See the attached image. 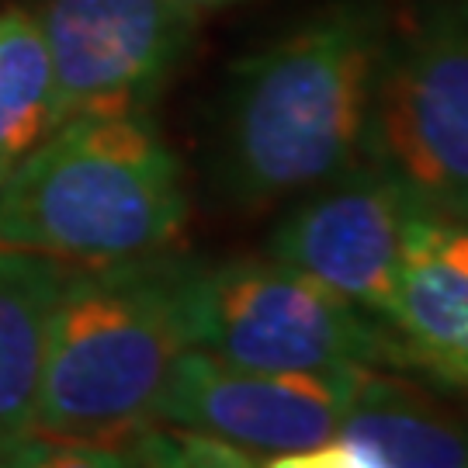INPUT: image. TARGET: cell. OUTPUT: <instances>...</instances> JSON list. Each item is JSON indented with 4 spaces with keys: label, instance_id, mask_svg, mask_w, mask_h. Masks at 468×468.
Masks as SVG:
<instances>
[{
    "label": "cell",
    "instance_id": "6da1fadb",
    "mask_svg": "<svg viewBox=\"0 0 468 468\" xmlns=\"http://www.w3.org/2000/svg\"><path fill=\"white\" fill-rule=\"evenodd\" d=\"M392 15L382 0H334L229 73L216 139L218 195L261 212L368 160L375 84Z\"/></svg>",
    "mask_w": 468,
    "mask_h": 468
},
{
    "label": "cell",
    "instance_id": "7a4b0ae2",
    "mask_svg": "<svg viewBox=\"0 0 468 468\" xmlns=\"http://www.w3.org/2000/svg\"><path fill=\"white\" fill-rule=\"evenodd\" d=\"M191 261L153 253L115 264H69L49 319L38 434L133 441L156 423V402L187 330Z\"/></svg>",
    "mask_w": 468,
    "mask_h": 468
},
{
    "label": "cell",
    "instance_id": "3957f363",
    "mask_svg": "<svg viewBox=\"0 0 468 468\" xmlns=\"http://www.w3.org/2000/svg\"><path fill=\"white\" fill-rule=\"evenodd\" d=\"M185 222V170L150 115L67 118L0 185V247L67 264L167 253Z\"/></svg>",
    "mask_w": 468,
    "mask_h": 468
},
{
    "label": "cell",
    "instance_id": "277c9868",
    "mask_svg": "<svg viewBox=\"0 0 468 468\" xmlns=\"http://www.w3.org/2000/svg\"><path fill=\"white\" fill-rule=\"evenodd\" d=\"M191 347L253 371H347L396 365L385 323L274 257L195 264Z\"/></svg>",
    "mask_w": 468,
    "mask_h": 468
},
{
    "label": "cell",
    "instance_id": "5b68a950",
    "mask_svg": "<svg viewBox=\"0 0 468 468\" xmlns=\"http://www.w3.org/2000/svg\"><path fill=\"white\" fill-rule=\"evenodd\" d=\"M368 160L420 205L468 216V0H423L392 21Z\"/></svg>",
    "mask_w": 468,
    "mask_h": 468
},
{
    "label": "cell",
    "instance_id": "8992f818",
    "mask_svg": "<svg viewBox=\"0 0 468 468\" xmlns=\"http://www.w3.org/2000/svg\"><path fill=\"white\" fill-rule=\"evenodd\" d=\"M56 125L80 115H146L198 42L201 15L174 0H38Z\"/></svg>",
    "mask_w": 468,
    "mask_h": 468
},
{
    "label": "cell",
    "instance_id": "52a82bcc",
    "mask_svg": "<svg viewBox=\"0 0 468 468\" xmlns=\"http://www.w3.org/2000/svg\"><path fill=\"white\" fill-rule=\"evenodd\" d=\"M361 371H253L187 347L170 368L156 423L218 437L253 458L305 452L336 437Z\"/></svg>",
    "mask_w": 468,
    "mask_h": 468
},
{
    "label": "cell",
    "instance_id": "ba28073f",
    "mask_svg": "<svg viewBox=\"0 0 468 468\" xmlns=\"http://www.w3.org/2000/svg\"><path fill=\"white\" fill-rule=\"evenodd\" d=\"M420 201L378 167H357L295 198L268 239V257L292 264L344 302L385 323L406 226Z\"/></svg>",
    "mask_w": 468,
    "mask_h": 468
},
{
    "label": "cell",
    "instance_id": "9c48e42d",
    "mask_svg": "<svg viewBox=\"0 0 468 468\" xmlns=\"http://www.w3.org/2000/svg\"><path fill=\"white\" fill-rule=\"evenodd\" d=\"M385 330L396 365L468 392V216L413 212Z\"/></svg>",
    "mask_w": 468,
    "mask_h": 468
},
{
    "label": "cell",
    "instance_id": "30bf717a",
    "mask_svg": "<svg viewBox=\"0 0 468 468\" xmlns=\"http://www.w3.org/2000/svg\"><path fill=\"white\" fill-rule=\"evenodd\" d=\"M336 437L375 452L388 468H468V406L378 368L361 371Z\"/></svg>",
    "mask_w": 468,
    "mask_h": 468
},
{
    "label": "cell",
    "instance_id": "8fae6325",
    "mask_svg": "<svg viewBox=\"0 0 468 468\" xmlns=\"http://www.w3.org/2000/svg\"><path fill=\"white\" fill-rule=\"evenodd\" d=\"M67 261L0 247V444L35 427L49 319Z\"/></svg>",
    "mask_w": 468,
    "mask_h": 468
},
{
    "label": "cell",
    "instance_id": "7c38bea8",
    "mask_svg": "<svg viewBox=\"0 0 468 468\" xmlns=\"http://www.w3.org/2000/svg\"><path fill=\"white\" fill-rule=\"evenodd\" d=\"M56 129L49 52L32 11H0V185Z\"/></svg>",
    "mask_w": 468,
    "mask_h": 468
},
{
    "label": "cell",
    "instance_id": "4fadbf2b",
    "mask_svg": "<svg viewBox=\"0 0 468 468\" xmlns=\"http://www.w3.org/2000/svg\"><path fill=\"white\" fill-rule=\"evenodd\" d=\"M139 468H261L250 452L187 427L150 423L129 441Z\"/></svg>",
    "mask_w": 468,
    "mask_h": 468
},
{
    "label": "cell",
    "instance_id": "5bb4252c",
    "mask_svg": "<svg viewBox=\"0 0 468 468\" xmlns=\"http://www.w3.org/2000/svg\"><path fill=\"white\" fill-rule=\"evenodd\" d=\"M0 468H139L133 452H118L101 441L59 434H28L0 444Z\"/></svg>",
    "mask_w": 468,
    "mask_h": 468
},
{
    "label": "cell",
    "instance_id": "9a60e30c",
    "mask_svg": "<svg viewBox=\"0 0 468 468\" xmlns=\"http://www.w3.org/2000/svg\"><path fill=\"white\" fill-rule=\"evenodd\" d=\"M261 468H388L375 452L351 444V441H326L316 448H305V452H284L274 454L268 465Z\"/></svg>",
    "mask_w": 468,
    "mask_h": 468
},
{
    "label": "cell",
    "instance_id": "2e32d148",
    "mask_svg": "<svg viewBox=\"0 0 468 468\" xmlns=\"http://www.w3.org/2000/svg\"><path fill=\"white\" fill-rule=\"evenodd\" d=\"M174 4H181L187 11H195V15H208V11H218V7H233V4H243V0H174Z\"/></svg>",
    "mask_w": 468,
    "mask_h": 468
}]
</instances>
